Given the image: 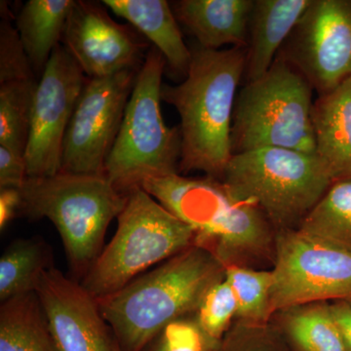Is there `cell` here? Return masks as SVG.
Listing matches in <instances>:
<instances>
[{"mask_svg": "<svg viewBox=\"0 0 351 351\" xmlns=\"http://www.w3.org/2000/svg\"><path fill=\"white\" fill-rule=\"evenodd\" d=\"M142 188L195 232V245L223 263L271 269L277 230L262 210L235 198L215 178L180 174L149 179Z\"/></svg>", "mask_w": 351, "mask_h": 351, "instance_id": "cell-1", "label": "cell"}, {"mask_svg": "<svg viewBox=\"0 0 351 351\" xmlns=\"http://www.w3.org/2000/svg\"><path fill=\"white\" fill-rule=\"evenodd\" d=\"M247 49H191L184 82L162 84L161 100L179 113L182 134L180 173L200 171L221 181L232 152L233 108L244 80Z\"/></svg>", "mask_w": 351, "mask_h": 351, "instance_id": "cell-2", "label": "cell"}, {"mask_svg": "<svg viewBox=\"0 0 351 351\" xmlns=\"http://www.w3.org/2000/svg\"><path fill=\"white\" fill-rule=\"evenodd\" d=\"M225 278L223 263L191 245L97 304L120 350L144 351L170 323L195 314L210 289Z\"/></svg>", "mask_w": 351, "mask_h": 351, "instance_id": "cell-3", "label": "cell"}, {"mask_svg": "<svg viewBox=\"0 0 351 351\" xmlns=\"http://www.w3.org/2000/svg\"><path fill=\"white\" fill-rule=\"evenodd\" d=\"M20 193L21 214L54 223L73 278L82 280L103 251L108 226L121 213L127 195L106 176L68 172L27 178Z\"/></svg>", "mask_w": 351, "mask_h": 351, "instance_id": "cell-4", "label": "cell"}, {"mask_svg": "<svg viewBox=\"0 0 351 351\" xmlns=\"http://www.w3.org/2000/svg\"><path fill=\"white\" fill-rule=\"evenodd\" d=\"M166 61L156 47L147 51L107 159L105 176L120 193L142 188L147 180L180 174L182 134L161 112Z\"/></svg>", "mask_w": 351, "mask_h": 351, "instance_id": "cell-5", "label": "cell"}, {"mask_svg": "<svg viewBox=\"0 0 351 351\" xmlns=\"http://www.w3.org/2000/svg\"><path fill=\"white\" fill-rule=\"evenodd\" d=\"M221 181L260 208L277 232L299 230L332 182L316 154L281 147L233 154Z\"/></svg>", "mask_w": 351, "mask_h": 351, "instance_id": "cell-6", "label": "cell"}, {"mask_svg": "<svg viewBox=\"0 0 351 351\" xmlns=\"http://www.w3.org/2000/svg\"><path fill=\"white\" fill-rule=\"evenodd\" d=\"M313 88L295 66L276 58L269 71L246 82L233 108V154L281 147L316 154Z\"/></svg>", "mask_w": 351, "mask_h": 351, "instance_id": "cell-7", "label": "cell"}, {"mask_svg": "<svg viewBox=\"0 0 351 351\" xmlns=\"http://www.w3.org/2000/svg\"><path fill=\"white\" fill-rule=\"evenodd\" d=\"M193 228L164 208L143 188L127 193L117 217V230L86 276L83 287L93 297H106L125 287L156 263L195 245Z\"/></svg>", "mask_w": 351, "mask_h": 351, "instance_id": "cell-8", "label": "cell"}, {"mask_svg": "<svg viewBox=\"0 0 351 351\" xmlns=\"http://www.w3.org/2000/svg\"><path fill=\"white\" fill-rule=\"evenodd\" d=\"M270 306L311 302L351 304V251L300 230H278Z\"/></svg>", "mask_w": 351, "mask_h": 351, "instance_id": "cell-9", "label": "cell"}, {"mask_svg": "<svg viewBox=\"0 0 351 351\" xmlns=\"http://www.w3.org/2000/svg\"><path fill=\"white\" fill-rule=\"evenodd\" d=\"M138 71L87 78L64 137L61 172L105 176Z\"/></svg>", "mask_w": 351, "mask_h": 351, "instance_id": "cell-10", "label": "cell"}, {"mask_svg": "<svg viewBox=\"0 0 351 351\" xmlns=\"http://www.w3.org/2000/svg\"><path fill=\"white\" fill-rule=\"evenodd\" d=\"M276 58L295 66L318 96L351 78V0H311Z\"/></svg>", "mask_w": 351, "mask_h": 351, "instance_id": "cell-11", "label": "cell"}, {"mask_svg": "<svg viewBox=\"0 0 351 351\" xmlns=\"http://www.w3.org/2000/svg\"><path fill=\"white\" fill-rule=\"evenodd\" d=\"M87 78L63 44H59L34 95L25 152L27 178L61 172L64 137Z\"/></svg>", "mask_w": 351, "mask_h": 351, "instance_id": "cell-12", "label": "cell"}, {"mask_svg": "<svg viewBox=\"0 0 351 351\" xmlns=\"http://www.w3.org/2000/svg\"><path fill=\"white\" fill-rule=\"evenodd\" d=\"M103 2L75 0L62 44L88 78H103L140 69L149 44L130 27L115 22Z\"/></svg>", "mask_w": 351, "mask_h": 351, "instance_id": "cell-13", "label": "cell"}, {"mask_svg": "<svg viewBox=\"0 0 351 351\" xmlns=\"http://www.w3.org/2000/svg\"><path fill=\"white\" fill-rule=\"evenodd\" d=\"M36 293L57 351H112L110 328L96 298L80 281L53 267L44 272Z\"/></svg>", "mask_w": 351, "mask_h": 351, "instance_id": "cell-14", "label": "cell"}, {"mask_svg": "<svg viewBox=\"0 0 351 351\" xmlns=\"http://www.w3.org/2000/svg\"><path fill=\"white\" fill-rule=\"evenodd\" d=\"M254 0H179L172 6L176 19L198 45L219 50L223 46L247 49Z\"/></svg>", "mask_w": 351, "mask_h": 351, "instance_id": "cell-15", "label": "cell"}, {"mask_svg": "<svg viewBox=\"0 0 351 351\" xmlns=\"http://www.w3.org/2000/svg\"><path fill=\"white\" fill-rule=\"evenodd\" d=\"M311 0H254L244 82L265 75Z\"/></svg>", "mask_w": 351, "mask_h": 351, "instance_id": "cell-16", "label": "cell"}, {"mask_svg": "<svg viewBox=\"0 0 351 351\" xmlns=\"http://www.w3.org/2000/svg\"><path fill=\"white\" fill-rule=\"evenodd\" d=\"M316 156L332 181L351 178V78L321 95L313 108Z\"/></svg>", "mask_w": 351, "mask_h": 351, "instance_id": "cell-17", "label": "cell"}, {"mask_svg": "<svg viewBox=\"0 0 351 351\" xmlns=\"http://www.w3.org/2000/svg\"><path fill=\"white\" fill-rule=\"evenodd\" d=\"M115 15L123 18L162 54L176 75H188L191 49L184 43L172 6L166 0H104Z\"/></svg>", "mask_w": 351, "mask_h": 351, "instance_id": "cell-18", "label": "cell"}, {"mask_svg": "<svg viewBox=\"0 0 351 351\" xmlns=\"http://www.w3.org/2000/svg\"><path fill=\"white\" fill-rule=\"evenodd\" d=\"M75 0H29L16 17V29L34 73L40 78L62 38Z\"/></svg>", "mask_w": 351, "mask_h": 351, "instance_id": "cell-19", "label": "cell"}, {"mask_svg": "<svg viewBox=\"0 0 351 351\" xmlns=\"http://www.w3.org/2000/svg\"><path fill=\"white\" fill-rule=\"evenodd\" d=\"M270 322L295 351H346L330 302H311L280 309Z\"/></svg>", "mask_w": 351, "mask_h": 351, "instance_id": "cell-20", "label": "cell"}, {"mask_svg": "<svg viewBox=\"0 0 351 351\" xmlns=\"http://www.w3.org/2000/svg\"><path fill=\"white\" fill-rule=\"evenodd\" d=\"M0 351H57L36 292L1 302Z\"/></svg>", "mask_w": 351, "mask_h": 351, "instance_id": "cell-21", "label": "cell"}, {"mask_svg": "<svg viewBox=\"0 0 351 351\" xmlns=\"http://www.w3.org/2000/svg\"><path fill=\"white\" fill-rule=\"evenodd\" d=\"M53 267L52 249L45 240H15L0 258V301L36 292L44 272Z\"/></svg>", "mask_w": 351, "mask_h": 351, "instance_id": "cell-22", "label": "cell"}, {"mask_svg": "<svg viewBox=\"0 0 351 351\" xmlns=\"http://www.w3.org/2000/svg\"><path fill=\"white\" fill-rule=\"evenodd\" d=\"M299 230L351 251V178L332 182Z\"/></svg>", "mask_w": 351, "mask_h": 351, "instance_id": "cell-23", "label": "cell"}, {"mask_svg": "<svg viewBox=\"0 0 351 351\" xmlns=\"http://www.w3.org/2000/svg\"><path fill=\"white\" fill-rule=\"evenodd\" d=\"M38 78L0 82V145L25 156Z\"/></svg>", "mask_w": 351, "mask_h": 351, "instance_id": "cell-24", "label": "cell"}, {"mask_svg": "<svg viewBox=\"0 0 351 351\" xmlns=\"http://www.w3.org/2000/svg\"><path fill=\"white\" fill-rule=\"evenodd\" d=\"M226 279L237 297V319L263 324L270 322V306L274 274L271 269H254L230 265L226 267Z\"/></svg>", "mask_w": 351, "mask_h": 351, "instance_id": "cell-25", "label": "cell"}, {"mask_svg": "<svg viewBox=\"0 0 351 351\" xmlns=\"http://www.w3.org/2000/svg\"><path fill=\"white\" fill-rule=\"evenodd\" d=\"M217 351H295L271 322L256 324L235 320Z\"/></svg>", "mask_w": 351, "mask_h": 351, "instance_id": "cell-26", "label": "cell"}, {"mask_svg": "<svg viewBox=\"0 0 351 351\" xmlns=\"http://www.w3.org/2000/svg\"><path fill=\"white\" fill-rule=\"evenodd\" d=\"M237 297L225 278L210 289L195 315L207 335L221 341L237 319Z\"/></svg>", "mask_w": 351, "mask_h": 351, "instance_id": "cell-27", "label": "cell"}, {"mask_svg": "<svg viewBox=\"0 0 351 351\" xmlns=\"http://www.w3.org/2000/svg\"><path fill=\"white\" fill-rule=\"evenodd\" d=\"M219 341L204 332L193 314L164 328L149 351H217Z\"/></svg>", "mask_w": 351, "mask_h": 351, "instance_id": "cell-28", "label": "cell"}, {"mask_svg": "<svg viewBox=\"0 0 351 351\" xmlns=\"http://www.w3.org/2000/svg\"><path fill=\"white\" fill-rule=\"evenodd\" d=\"M27 179L25 156L0 145V189H21Z\"/></svg>", "mask_w": 351, "mask_h": 351, "instance_id": "cell-29", "label": "cell"}, {"mask_svg": "<svg viewBox=\"0 0 351 351\" xmlns=\"http://www.w3.org/2000/svg\"><path fill=\"white\" fill-rule=\"evenodd\" d=\"M22 196L20 189H0V230L6 226L21 214Z\"/></svg>", "mask_w": 351, "mask_h": 351, "instance_id": "cell-30", "label": "cell"}, {"mask_svg": "<svg viewBox=\"0 0 351 351\" xmlns=\"http://www.w3.org/2000/svg\"><path fill=\"white\" fill-rule=\"evenodd\" d=\"M330 309L345 350L351 351V304L346 302H330Z\"/></svg>", "mask_w": 351, "mask_h": 351, "instance_id": "cell-31", "label": "cell"}, {"mask_svg": "<svg viewBox=\"0 0 351 351\" xmlns=\"http://www.w3.org/2000/svg\"><path fill=\"white\" fill-rule=\"evenodd\" d=\"M112 351H121L120 350L119 346L117 345V341H113Z\"/></svg>", "mask_w": 351, "mask_h": 351, "instance_id": "cell-32", "label": "cell"}]
</instances>
